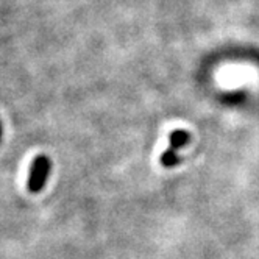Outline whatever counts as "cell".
<instances>
[{
  "label": "cell",
  "instance_id": "6da1fadb",
  "mask_svg": "<svg viewBox=\"0 0 259 259\" xmlns=\"http://www.w3.org/2000/svg\"><path fill=\"white\" fill-rule=\"evenodd\" d=\"M49 172H50V159L44 155L36 156L33 164H31V169H30L27 189L33 194L41 192L46 186V181L49 178Z\"/></svg>",
  "mask_w": 259,
  "mask_h": 259
},
{
  "label": "cell",
  "instance_id": "7a4b0ae2",
  "mask_svg": "<svg viewBox=\"0 0 259 259\" xmlns=\"http://www.w3.org/2000/svg\"><path fill=\"white\" fill-rule=\"evenodd\" d=\"M189 141H191V136L188 132H184V130H175V132L170 133L169 149L161 155V164L164 167H174V165H177L180 162V158L177 153L181 147H184Z\"/></svg>",
  "mask_w": 259,
  "mask_h": 259
}]
</instances>
